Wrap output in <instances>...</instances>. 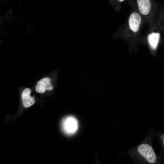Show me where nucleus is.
Instances as JSON below:
<instances>
[{"mask_svg":"<svg viewBox=\"0 0 164 164\" xmlns=\"http://www.w3.org/2000/svg\"><path fill=\"white\" fill-rule=\"evenodd\" d=\"M154 136L151 130L142 142L128 152L129 155L137 164H160L162 156L156 155L153 148L152 141Z\"/></svg>","mask_w":164,"mask_h":164,"instance_id":"obj_2","label":"nucleus"},{"mask_svg":"<svg viewBox=\"0 0 164 164\" xmlns=\"http://www.w3.org/2000/svg\"><path fill=\"white\" fill-rule=\"evenodd\" d=\"M31 90L29 88H26L22 91V99L23 106L26 108L30 107L34 104L35 100L33 97L30 96Z\"/></svg>","mask_w":164,"mask_h":164,"instance_id":"obj_7","label":"nucleus"},{"mask_svg":"<svg viewBox=\"0 0 164 164\" xmlns=\"http://www.w3.org/2000/svg\"><path fill=\"white\" fill-rule=\"evenodd\" d=\"M120 2H121L123 1L124 0H118Z\"/></svg>","mask_w":164,"mask_h":164,"instance_id":"obj_9","label":"nucleus"},{"mask_svg":"<svg viewBox=\"0 0 164 164\" xmlns=\"http://www.w3.org/2000/svg\"><path fill=\"white\" fill-rule=\"evenodd\" d=\"M62 126L63 130L65 134L71 135L77 131L78 126V122L74 117L69 116L63 120Z\"/></svg>","mask_w":164,"mask_h":164,"instance_id":"obj_5","label":"nucleus"},{"mask_svg":"<svg viewBox=\"0 0 164 164\" xmlns=\"http://www.w3.org/2000/svg\"><path fill=\"white\" fill-rule=\"evenodd\" d=\"M146 23L137 9H132L125 22L120 28L117 36L128 44L131 51L136 50L141 41L142 29Z\"/></svg>","mask_w":164,"mask_h":164,"instance_id":"obj_1","label":"nucleus"},{"mask_svg":"<svg viewBox=\"0 0 164 164\" xmlns=\"http://www.w3.org/2000/svg\"><path fill=\"white\" fill-rule=\"evenodd\" d=\"M36 91L40 93H44L46 90L51 91L53 87L50 83V79L49 77H44L39 81L35 87Z\"/></svg>","mask_w":164,"mask_h":164,"instance_id":"obj_6","label":"nucleus"},{"mask_svg":"<svg viewBox=\"0 0 164 164\" xmlns=\"http://www.w3.org/2000/svg\"><path fill=\"white\" fill-rule=\"evenodd\" d=\"M148 32L141 41H144L148 46L150 53L154 55L156 51L160 40V34L155 31L154 22L151 26L148 28Z\"/></svg>","mask_w":164,"mask_h":164,"instance_id":"obj_4","label":"nucleus"},{"mask_svg":"<svg viewBox=\"0 0 164 164\" xmlns=\"http://www.w3.org/2000/svg\"><path fill=\"white\" fill-rule=\"evenodd\" d=\"M137 9L150 27L154 21L155 10L151 0H136Z\"/></svg>","mask_w":164,"mask_h":164,"instance_id":"obj_3","label":"nucleus"},{"mask_svg":"<svg viewBox=\"0 0 164 164\" xmlns=\"http://www.w3.org/2000/svg\"><path fill=\"white\" fill-rule=\"evenodd\" d=\"M157 135L158 138L160 143L162 153L164 157V133L157 132Z\"/></svg>","mask_w":164,"mask_h":164,"instance_id":"obj_8","label":"nucleus"}]
</instances>
